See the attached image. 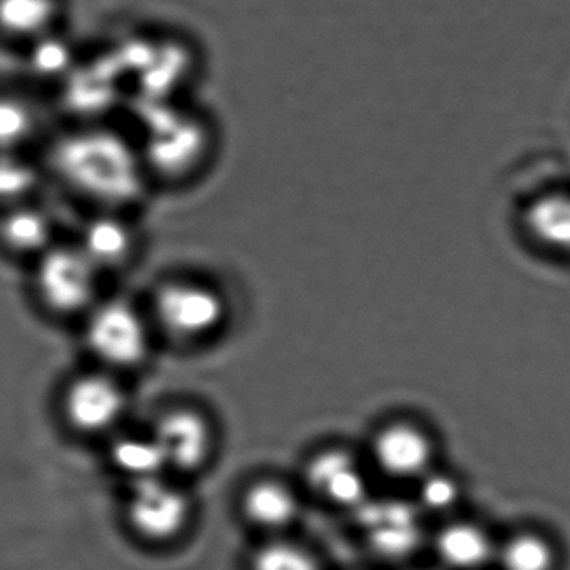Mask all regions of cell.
Returning <instances> with one entry per match:
<instances>
[{
  "mask_svg": "<svg viewBox=\"0 0 570 570\" xmlns=\"http://www.w3.org/2000/svg\"><path fill=\"white\" fill-rule=\"evenodd\" d=\"M31 68L41 78H68L75 69L76 61L71 46L65 38H59V31L32 42Z\"/></svg>",
  "mask_w": 570,
  "mask_h": 570,
  "instance_id": "cell-19",
  "label": "cell"
},
{
  "mask_svg": "<svg viewBox=\"0 0 570 570\" xmlns=\"http://www.w3.org/2000/svg\"><path fill=\"white\" fill-rule=\"evenodd\" d=\"M429 436L410 423H393L380 430L373 442V456L383 472L395 479L423 475L432 460Z\"/></svg>",
  "mask_w": 570,
  "mask_h": 570,
  "instance_id": "cell-6",
  "label": "cell"
},
{
  "mask_svg": "<svg viewBox=\"0 0 570 570\" xmlns=\"http://www.w3.org/2000/svg\"><path fill=\"white\" fill-rule=\"evenodd\" d=\"M112 460L122 472L138 480L158 476L166 465L165 456L155 439L119 440L112 449Z\"/></svg>",
  "mask_w": 570,
  "mask_h": 570,
  "instance_id": "cell-16",
  "label": "cell"
},
{
  "mask_svg": "<svg viewBox=\"0 0 570 570\" xmlns=\"http://www.w3.org/2000/svg\"><path fill=\"white\" fill-rule=\"evenodd\" d=\"M252 570H322L315 557L288 542H273L262 547L252 560Z\"/></svg>",
  "mask_w": 570,
  "mask_h": 570,
  "instance_id": "cell-21",
  "label": "cell"
},
{
  "mask_svg": "<svg viewBox=\"0 0 570 570\" xmlns=\"http://www.w3.org/2000/svg\"><path fill=\"white\" fill-rule=\"evenodd\" d=\"M188 500L175 487L158 476L138 480L129 500L132 525L149 539L175 537L188 517Z\"/></svg>",
  "mask_w": 570,
  "mask_h": 570,
  "instance_id": "cell-4",
  "label": "cell"
},
{
  "mask_svg": "<svg viewBox=\"0 0 570 570\" xmlns=\"http://www.w3.org/2000/svg\"><path fill=\"white\" fill-rule=\"evenodd\" d=\"M41 173L16 153H0V199H22L38 188Z\"/></svg>",
  "mask_w": 570,
  "mask_h": 570,
  "instance_id": "cell-20",
  "label": "cell"
},
{
  "mask_svg": "<svg viewBox=\"0 0 570 570\" xmlns=\"http://www.w3.org/2000/svg\"><path fill=\"white\" fill-rule=\"evenodd\" d=\"M6 242L22 252L42 248L51 236L48 216L38 209L22 208L11 213L2 225Z\"/></svg>",
  "mask_w": 570,
  "mask_h": 570,
  "instance_id": "cell-18",
  "label": "cell"
},
{
  "mask_svg": "<svg viewBox=\"0 0 570 570\" xmlns=\"http://www.w3.org/2000/svg\"><path fill=\"white\" fill-rule=\"evenodd\" d=\"M308 479L316 492L336 505L360 509L366 503L365 476L348 453H320L308 466Z\"/></svg>",
  "mask_w": 570,
  "mask_h": 570,
  "instance_id": "cell-9",
  "label": "cell"
},
{
  "mask_svg": "<svg viewBox=\"0 0 570 570\" xmlns=\"http://www.w3.org/2000/svg\"><path fill=\"white\" fill-rule=\"evenodd\" d=\"M153 439L161 449L166 465L193 470L205 462L209 452V429L195 412L178 410L159 420Z\"/></svg>",
  "mask_w": 570,
  "mask_h": 570,
  "instance_id": "cell-7",
  "label": "cell"
},
{
  "mask_svg": "<svg viewBox=\"0 0 570 570\" xmlns=\"http://www.w3.org/2000/svg\"><path fill=\"white\" fill-rule=\"evenodd\" d=\"M38 279L42 298L51 308L78 312L95 292V263L82 249H55L42 259Z\"/></svg>",
  "mask_w": 570,
  "mask_h": 570,
  "instance_id": "cell-2",
  "label": "cell"
},
{
  "mask_svg": "<svg viewBox=\"0 0 570 570\" xmlns=\"http://www.w3.org/2000/svg\"><path fill=\"white\" fill-rule=\"evenodd\" d=\"M435 552L440 562L452 570H480L493 556L492 542L473 523H452L436 535Z\"/></svg>",
  "mask_w": 570,
  "mask_h": 570,
  "instance_id": "cell-11",
  "label": "cell"
},
{
  "mask_svg": "<svg viewBox=\"0 0 570 570\" xmlns=\"http://www.w3.org/2000/svg\"><path fill=\"white\" fill-rule=\"evenodd\" d=\"M502 570H553L556 553L552 546L535 533H520L499 552Z\"/></svg>",
  "mask_w": 570,
  "mask_h": 570,
  "instance_id": "cell-15",
  "label": "cell"
},
{
  "mask_svg": "<svg viewBox=\"0 0 570 570\" xmlns=\"http://www.w3.org/2000/svg\"><path fill=\"white\" fill-rule=\"evenodd\" d=\"M38 129V116L28 102L0 98V153H16Z\"/></svg>",
  "mask_w": 570,
  "mask_h": 570,
  "instance_id": "cell-17",
  "label": "cell"
},
{
  "mask_svg": "<svg viewBox=\"0 0 570 570\" xmlns=\"http://www.w3.org/2000/svg\"><path fill=\"white\" fill-rule=\"evenodd\" d=\"M129 248L131 235L119 219L102 216L86 228L82 252L95 265H116L126 258Z\"/></svg>",
  "mask_w": 570,
  "mask_h": 570,
  "instance_id": "cell-14",
  "label": "cell"
},
{
  "mask_svg": "<svg viewBox=\"0 0 570 570\" xmlns=\"http://www.w3.org/2000/svg\"><path fill=\"white\" fill-rule=\"evenodd\" d=\"M225 306L212 289L193 285L166 286L158 296L163 325L181 336H199L222 322Z\"/></svg>",
  "mask_w": 570,
  "mask_h": 570,
  "instance_id": "cell-5",
  "label": "cell"
},
{
  "mask_svg": "<svg viewBox=\"0 0 570 570\" xmlns=\"http://www.w3.org/2000/svg\"><path fill=\"white\" fill-rule=\"evenodd\" d=\"M246 515L263 527H283L295 519L296 499L282 483L262 482L249 489L245 497Z\"/></svg>",
  "mask_w": 570,
  "mask_h": 570,
  "instance_id": "cell-13",
  "label": "cell"
},
{
  "mask_svg": "<svg viewBox=\"0 0 570 570\" xmlns=\"http://www.w3.org/2000/svg\"><path fill=\"white\" fill-rule=\"evenodd\" d=\"M459 499V485L455 480L446 475H426L420 485V500L422 505L435 512H443L453 507Z\"/></svg>",
  "mask_w": 570,
  "mask_h": 570,
  "instance_id": "cell-22",
  "label": "cell"
},
{
  "mask_svg": "<svg viewBox=\"0 0 570 570\" xmlns=\"http://www.w3.org/2000/svg\"><path fill=\"white\" fill-rule=\"evenodd\" d=\"M62 0H0V31L32 42L59 31Z\"/></svg>",
  "mask_w": 570,
  "mask_h": 570,
  "instance_id": "cell-10",
  "label": "cell"
},
{
  "mask_svg": "<svg viewBox=\"0 0 570 570\" xmlns=\"http://www.w3.org/2000/svg\"><path fill=\"white\" fill-rule=\"evenodd\" d=\"M358 510L370 547L382 559H406L419 549L422 525L412 507L400 502L363 503Z\"/></svg>",
  "mask_w": 570,
  "mask_h": 570,
  "instance_id": "cell-3",
  "label": "cell"
},
{
  "mask_svg": "<svg viewBox=\"0 0 570 570\" xmlns=\"http://www.w3.org/2000/svg\"><path fill=\"white\" fill-rule=\"evenodd\" d=\"M525 226L547 248L570 252V196L547 195L525 212Z\"/></svg>",
  "mask_w": 570,
  "mask_h": 570,
  "instance_id": "cell-12",
  "label": "cell"
},
{
  "mask_svg": "<svg viewBox=\"0 0 570 570\" xmlns=\"http://www.w3.org/2000/svg\"><path fill=\"white\" fill-rule=\"evenodd\" d=\"M89 345L96 355L116 366L141 362L148 352V335L138 313L122 303H109L89 323Z\"/></svg>",
  "mask_w": 570,
  "mask_h": 570,
  "instance_id": "cell-1",
  "label": "cell"
},
{
  "mask_svg": "<svg viewBox=\"0 0 570 570\" xmlns=\"http://www.w3.org/2000/svg\"><path fill=\"white\" fill-rule=\"evenodd\" d=\"M122 409V393L105 376H86L69 389L66 412L72 425L98 432L116 422Z\"/></svg>",
  "mask_w": 570,
  "mask_h": 570,
  "instance_id": "cell-8",
  "label": "cell"
}]
</instances>
